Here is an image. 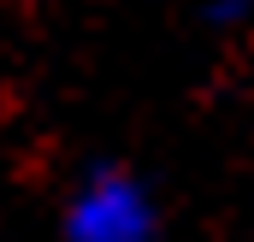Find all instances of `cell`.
<instances>
[{"mask_svg":"<svg viewBox=\"0 0 254 242\" xmlns=\"http://www.w3.org/2000/svg\"><path fill=\"white\" fill-rule=\"evenodd\" d=\"M65 242H154V207L125 172H95L71 195Z\"/></svg>","mask_w":254,"mask_h":242,"instance_id":"cell-1","label":"cell"},{"mask_svg":"<svg viewBox=\"0 0 254 242\" xmlns=\"http://www.w3.org/2000/svg\"><path fill=\"white\" fill-rule=\"evenodd\" d=\"M243 6H249V0H213V18H219V24H231Z\"/></svg>","mask_w":254,"mask_h":242,"instance_id":"cell-2","label":"cell"}]
</instances>
